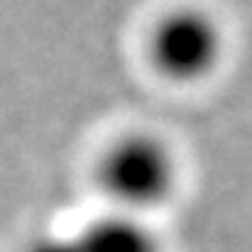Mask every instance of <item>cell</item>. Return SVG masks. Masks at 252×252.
Masks as SVG:
<instances>
[{
    "label": "cell",
    "instance_id": "cell-1",
    "mask_svg": "<svg viewBox=\"0 0 252 252\" xmlns=\"http://www.w3.org/2000/svg\"><path fill=\"white\" fill-rule=\"evenodd\" d=\"M98 181L118 211L142 216L171 198L179 181V164L162 137L127 132L103 152Z\"/></svg>",
    "mask_w": 252,
    "mask_h": 252
},
{
    "label": "cell",
    "instance_id": "cell-2",
    "mask_svg": "<svg viewBox=\"0 0 252 252\" xmlns=\"http://www.w3.org/2000/svg\"><path fill=\"white\" fill-rule=\"evenodd\" d=\"M147 54L152 66L169 81H203L223 62V25L203 7L184 5L167 10L150 30Z\"/></svg>",
    "mask_w": 252,
    "mask_h": 252
},
{
    "label": "cell",
    "instance_id": "cell-3",
    "mask_svg": "<svg viewBox=\"0 0 252 252\" xmlns=\"http://www.w3.org/2000/svg\"><path fill=\"white\" fill-rule=\"evenodd\" d=\"M81 252H159V240L142 216L110 213L76 233Z\"/></svg>",
    "mask_w": 252,
    "mask_h": 252
},
{
    "label": "cell",
    "instance_id": "cell-4",
    "mask_svg": "<svg viewBox=\"0 0 252 252\" xmlns=\"http://www.w3.org/2000/svg\"><path fill=\"white\" fill-rule=\"evenodd\" d=\"M27 252H81L76 235H44L34 240Z\"/></svg>",
    "mask_w": 252,
    "mask_h": 252
}]
</instances>
